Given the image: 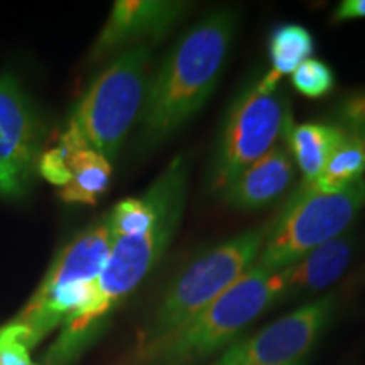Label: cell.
I'll return each instance as SVG.
<instances>
[{"label": "cell", "mask_w": 365, "mask_h": 365, "mask_svg": "<svg viewBox=\"0 0 365 365\" xmlns=\"http://www.w3.org/2000/svg\"><path fill=\"white\" fill-rule=\"evenodd\" d=\"M294 125L286 90L264 75L239 91L223 117L208 168V190L220 193L250 164L284 143Z\"/></svg>", "instance_id": "6"}, {"label": "cell", "mask_w": 365, "mask_h": 365, "mask_svg": "<svg viewBox=\"0 0 365 365\" xmlns=\"http://www.w3.org/2000/svg\"><path fill=\"white\" fill-rule=\"evenodd\" d=\"M294 176L293 158L281 144L250 164L220 191L222 202L239 212H257L279 202L293 185Z\"/></svg>", "instance_id": "13"}, {"label": "cell", "mask_w": 365, "mask_h": 365, "mask_svg": "<svg viewBox=\"0 0 365 365\" xmlns=\"http://www.w3.org/2000/svg\"><path fill=\"white\" fill-rule=\"evenodd\" d=\"M365 208V178L336 193L301 185L271 222L255 266L281 271L352 228Z\"/></svg>", "instance_id": "8"}, {"label": "cell", "mask_w": 365, "mask_h": 365, "mask_svg": "<svg viewBox=\"0 0 365 365\" xmlns=\"http://www.w3.org/2000/svg\"><path fill=\"white\" fill-rule=\"evenodd\" d=\"M291 85L307 98H323L335 90L336 76L327 61L309 58L291 73Z\"/></svg>", "instance_id": "19"}, {"label": "cell", "mask_w": 365, "mask_h": 365, "mask_svg": "<svg viewBox=\"0 0 365 365\" xmlns=\"http://www.w3.org/2000/svg\"><path fill=\"white\" fill-rule=\"evenodd\" d=\"M39 118L19 80L0 75V193L19 195L38 170Z\"/></svg>", "instance_id": "10"}, {"label": "cell", "mask_w": 365, "mask_h": 365, "mask_svg": "<svg viewBox=\"0 0 365 365\" xmlns=\"http://www.w3.org/2000/svg\"><path fill=\"white\" fill-rule=\"evenodd\" d=\"M188 164L176 156L153 182L158 218L148 234L113 239L110 254L93 286L88 303L61 325L46 354L48 365H73L93 345L108 319L158 266L175 239L188 195Z\"/></svg>", "instance_id": "1"}, {"label": "cell", "mask_w": 365, "mask_h": 365, "mask_svg": "<svg viewBox=\"0 0 365 365\" xmlns=\"http://www.w3.org/2000/svg\"><path fill=\"white\" fill-rule=\"evenodd\" d=\"M282 296L281 271L254 266L186 323L135 344L122 365H195L220 355Z\"/></svg>", "instance_id": "3"}, {"label": "cell", "mask_w": 365, "mask_h": 365, "mask_svg": "<svg viewBox=\"0 0 365 365\" xmlns=\"http://www.w3.org/2000/svg\"><path fill=\"white\" fill-rule=\"evenodd\" d=\"M355 254V234L350 228L327 244L298 259L294 264L281 269L286 299H298L317 294L335 284L344 276Z\"/></svg>", "instance_id": "14"}, {"label": "cell", "mask_w": 365, "mask_h": 365, "mask_svg": "<svg viewBox=\"0 0 365 365\" xmlns=\"http://www.w3.org/2000/svg\"><path fill=\"white\" fill-rule=\"evenodd\" d=\"M112 242L105 215L59 250L36 293L9 322L27 349L38 345L88 303Z\"/></svg>", "instance_id": "4"}, {"label": "cell", "mask_w": 365, "mask_h": 365, "mask_svg": "<svg viewBox=\"0 0 365 365\" xmlns=\"http://www.w3.org/2000/svg\"><path fill=\"white\" fill-rule=\"evenodd\" d=\"M158 218V195L153 185L139 198H125L107 215L112 239L148 234Z\"/></svg>", "instance_id": "18"}, {"label": "cell", "mask_w": 365, "mask_h": 365, "mask_svg": "<svg viewBox=\"0 0 365 365\" xmlns=\"http://www.w3.org/2000/svg\"><path fill=\"white\" fill-rule=\"evenodd\" d=\"M271 222L196 254L168 282L135 344L153 340L198 314L257 262Z\"/></svg>", "instance_id": "5"}, {"label": "cell", "mask_w": 365, "mask_h": 365, "mask_svg": "<svg viewBox=\"0 0 365 365\" xmlns=\"http://www.w3.org/2000/svg\"><path fill=\"white\" fill-rule=\"evenodd\" d=\"M237 22L234 9H215L176 41L149 80L139 117L144 145L168 140L207 105L225 68Z\"/></svg>", "instance_id": "2"}, {"label": "cell", "mask_w": 365, "mask_h": 365, "mask_svg": "<svg viewBox=\"0 0 365 365\" xmlns=\"http://www.w3.org/2000/svg\"><path fill=\"white\" fill-rule=\"evenodd\" d=\"M333 118L340 129L365 140V88L345 95L333 110Z\"/></svg>", "instance_id": "20"}, {"label": "cell", "mask_w": 365, "mask_h": 365, "mask_svg": "<svg viewBox=\"0 0 365 365\" xmlns=\"http://www.w3.org/2000/svg\"><path fill=\"white\" fill-rule=\"evenodd\" d=\"M0 365H39L31 359L29 349L11 323L0 327Z\"/></svg>", "instance_id": "21"}, {"label": "cell", "mask_w": 365, "mask_h": 365, "mask_svg": "<svg viewBox=\"0 0 365 365\" xmlns=\"http://www.w3.org/2000/svg\"><path fill=\"white\" fill-rule=\"evenodd\" d=\"M307 362H298V364H291V365H304Z\"/></svg>", "instance_id": "23"}, {"label": "cell", "mask_w": 365, "mask_h": 365, "mask_svg": "<svg viewBox=\"0 0 365 365\" xmlns=\"http://www.w3.org/2000/svg\"><path fill=\"white\" fill-rule=\"evenodd\" d=\"M336 293L323 294L269 323L261 331L237 339L210 365H291L307 362L336 312Z\"/></svg>", "instance_id": "9"}, {"label": "cell", "mask_w": 365, "mask_h": 365, "mask_svg": "<svg viewBox=\"0 0 365 365\" xmlns=\"http://www.w3.org/2000/svg\"><path fill=\"white\" fill-rule=\"evenodd\" d=\"M364 175L365 140L345 132V137L331 153L322 175L313 182H303V185L317 191H323V193H336L364 180Z\"/></svg>", "instance_id": "17"}, {"label": "cell", "mask_w": 365, "mask_h": 365, "mask_svg": "<svg viewBox=\"0 0 365 365\" xmlns=\"http://www.w3.org/2000/svg\"><path fill=\"white\" fill-rule=\"evenodd\" d=\"M365 19V0H344L331 14V22H349Z\"/></svg>", "instance_id": "22"}, {"label": "cell", "mask_w": 365, "mask_h": 365, "mask_svg": "<svg viewBox=\"0 0 365 365\" xmlns=\"http://www.w3.org/2000/svg\"><path fill=\"white\" fill-rule=\"evenodd\" d=\"M39 175L58 186L63 202L95 205L108 190L112 163L91 149L75 127L68 124L53 149L38 161Z\"/></svg>", "instance_id": "11"}, {"label": "cell", "mask_w": 365, "mask_h": 365, "mask_svg": "<svg viewBox=\"0 0 365 365\" xmlns=\"http://www.w3.org/2000/svg\"><path fill=\"white\" fill-rule=\"evenodd\" d=\"M314 53V38L304 26L296 22L277 24L267 39V54L271 71L266 75L276 83L282 76L293 73L301 63L312 58Z\"/></svg>", "instance_id": "16"}, {"label": "cell", "mask_w": 365, "mask_h": 365, "mask_svg": "<svg viewBox=\"0 0 365 365\" xmlns=\"http://www.w3.org/2000/svg\"><path fill=\"white\" fill-rule=\"evenodd\" d=\"M150 48L143 44L118 53L88 85L68 120L91 149L110 163L143 112L153 58Z\"/></svg>", "instance_id": "7"}, {"label": "cell", "mask_w": 365, "mask_h": 365, "mask_svg": "<svg viewBox=\"0 0 365 365\" xmlns=\"http://www.w3.org/2000/svg\"><path fill=\"white\" fill-rule=\"evenodd\" d=\"M190 11L191 4L180 0H117L91 46L90 59L102 61L113 53L163 39Z\"/></svg>", "instance_id": "12"}, {"label": "cell", "mask_w": 365, "mask_h": 365, "mask_svg": "<svg viewBox=\"0 0 365 365\" xmlns=\"http://www.w3.org/2000/svg\"><path fill=\"white\" fill-rule=\"evenodd\" d=\"M345 137V130L335 124L293 125L287 134L284 145L303 173V182H313L325 170L331 153Z\"/></svg>", "instance_id": "15"}]
</instances>
